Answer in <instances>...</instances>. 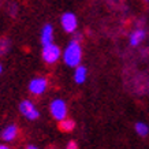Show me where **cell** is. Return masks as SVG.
Here are the masks:
<instances>
[{
	"label": "cell",
	"instance_id": "obj_1",
	"mask_svg": "<svg viewBox=\"0 0 149 149\" xmlns=\"http://www.w3.org/2000/svg\"><path fill=\"white\" fill-rule=\"evenodd\" d=\"M63 60L68 67H77L82 60V48L78 38H74L68 42L63 52Z\"/></svg>",
	"mask_w": 149,
	"mask_h": 149
},
{
	"label": "cell",
	"instance_id": "obj_2",
	"mask_svg": "<svg viewBox=\"0 0 149 149\" xmlns=\"http://www.w3.org/2000/svg\"><path fill=\"white\" fill-rule=\"evenodd\" d=\"M41 55H42V59H44L45 63L54 64L62 58V51H60V48L58 45H55L54 42H49V44L42 45Z\"/></svg>",
	"mask_w": 149,
	"mask_h": 149
},
{
	"label": "cell",
	"instance_id": "obj_3",
	"mask_svg": "<svg viewBox=\"0 0 149 149\" xmlns=\"http://www.w3.org/2000/svg\"><path fill=\"white\" fill-rule=\"evenodd\" d=\"M49 111L51 115L54 116V119H56L58 122L63 120L64 118H67V105L64 103V100L62 99L54 100L49 105Z\"/></svg>",
	"mask_w": 149,
	"mask_h": 149
},
{
	"label": "cell",
	"instance_id": "obj_4",
	"mask_svg": "<svg viewBox=\"0 0 149 149\" xmlns=\"http://www.w3.org/2000/svg\"><path fill=\"white\" fill-rule=\"evenodd\" d=\"M19 111L29 120H36L37 118L40 116V112L36 108V105L32 101H29V100H23L22 103L19 104Z\"/></svg>",
	"mask_w": 149,
	"mask_h": 149
},
{
	"label": "cell",
	"instance_id": "obj_5",
	"mask_svg": "<svg viewBox=\"0 0 149 149\" xmlns=\"http://www.w3.org/2000/svg\"><path fill=\"white\" fill-rule=\"evenodd\" d=\"M60 23H62V27L66 33H74L77 30V25H78V21H77V17L75 14L72 13H64L60 18Z\"/></svg>",
	"mask_w": 149,
	"mask_h": 149
},
{
	"label": "cell",
	"instance_id": "obj_6",
	"mask_svg": "<svg viewBox=\"0 0 149 149\" xmlns=\"http://www.w3.org/2000/svg\"><path fill=\"white\" fill-rule=\"evenodd\" d=\"M47 86H48V81H47L45 78L38 77V78H34V79L30 81V84H29V91H30V93H33V95L38 96V95H42V93L47 91Z\"/></svg>",
	"mask_w": 149,
	"mask_h": 149
},
{
	"label": "cell",
	"instance_id": "obj_7",
	"mask_svg": "<svg viewBox=\"0 0 149 149\" xmlns=\"http://www.w3.org/2000/svg\"><path fill=\"white\" fill-rule=\"evenodd\" d=\"M145 36H146V33H145L144 29H136V30H133L130 33V37H129V41H130V45L131 47H137L140 45L141 42L144 41Z\"/></svg>",
	"mask_w": 149,
	"mask_h": 149
},
{
	"label": "cell",
	"instance_id": "obj_8",
	"mask_svg": "<svg viewBox=\"0 0 149 149\" xmlns=\"http://www.w3.org/2000/svg\"><path fill=\"white\" fill-rule=\"evenodd\" d=\"M86 77H88V70L86 67L81 66V64H78L75 70H74V82L78 84V85H81L84 82L86 81Z\"/></svg>",
	"mask_w": 149,
	"mask_h": 149
},
{
	"label": "cell",
	"instance_id": "obj_9",
	"mask_svg": "<svg viewBox=\"0 0 149 149\" xmlns=\"http://www.w3.org/2000/svg\"><path fill=\"white\" fill-rule=\"evenodd\" d=\"M52 40H54V27L51 25H45L41 30V42L42 45H45V44L52 42Z\"/></svg>",
	"mask_w": 149,
	"mask_h": 149
},
{
	"label": "cell",
	"instance_id": "obj_10",
	"mask_svg": "<svg viewBox=\"0 0 149 149\" xmlns=\"http://www.w3.org/2000/svg\"><path fill=\"white\" fill-rule=\"evenodd\" d=\"M18 134V129L17 126H7L1 133V138L6 141V142H10V141H14V138Z\"/></svg>",
	"mask_w": 149,
	"mask_h": 149
},
{
	"label": "cell",
	"instance_id": "obj_11",
	"mask_svg": "<svg viewBox=\"0 0 149 149\" xmlns=\"http://www.w3.org/2000/svg\"><path fill=\"white\" fill-rule=\"evenodd\" d=\"M134 129H136V133L140 137H146L149 134V127H148V125L144 122H137Z\"/></svg>",
	"mask_w": 149,
	"mask_h": 149
},
{
	"label": "cell",
	"instance_id": "obj_12",
	"mask_svg": "<svg viewBox=\"0 0 149 149\" xmlns=\"http://www.w3.org/2000/svg\"><path fill=\"white\" fill-rule=\"evenodd\" d=\"M74 126H75V123L72 122L71 119H67V118H64L63 120H60V125H59L60 130L63 131H71L74 129Z\"/></svg>",
	"mask_w": 149,
	"mask_h": 149
},
{
	"label": "cell",
	"instance_id": "obj_13",
	"mask_svg": "<svg viewBox=\"0 0 149 149\" xmlns=\"http://www.w3.org/2000/svg\"><path fill=\"white\" fill-rule=\"evenodd\" d=\"M7 49H8V41L7 40H0V55H3Z\"/></svg>",
	"mask_w": 149,
	"mask_h": 149
},
{
	"label": "cell",
	"instance_id": "obj_14",
	"mask_svg": "<svg viewBox=\"0 0 149 149\" xmlns=\"http://www.w3.org/2000/svg\"><path fill=\"white\" fill-rule=\"evenodd\" d=\"M67 148L68 149H72V148L75 149L77 148V142H75V141H70V142L67 144Z\"/></svg>",
	"mask_w": 149,
	"mask_h": 149
},
{
	"label": "cell",
	"instance_id": "obj_15",
	"mask_svg": "<svg viewBox=\"0 0 149 149\" xmlns=\"http://www.w3.org/2000/svg\"><path fill=\"white\" fill-rule=\"evenodd\" d=\"M0 149H7V146L6 145H0Z\"/></svg>",
	"mask_w": 149,
	"mask_h": 149
},
{
	"label": "cell",
	"instance_id": "obj_16",
	"mask_svg": "<svg viewBox=\"0 0 149 149\" xmlns=\"http://www.w3.org/2000/svg\"><path fill=\"white\" fill-rule=\"evenodd\" d=\"M1 70H3V67H1V64H0V74H1Z\"/></svg>",
	"mask_w": 149,
	"mask_h": 149
}]
</instances>
